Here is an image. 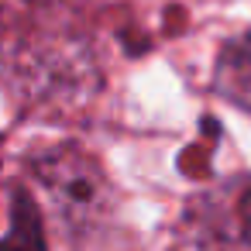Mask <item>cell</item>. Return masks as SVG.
<instances>
[{
	"mask_svg": "<svg viewBox=\"0 0 251 251\" xmlns=\"http://www.w3.org/2000/svg\"><path fill=\"white\" fill-rule=\"evenodd\" d=\"M213 90L251 114V31L234 38L213 66Z\"/></svg>",
	"mask_w": 251,
	"mask_h": 251,
	"instance_id": "1",
	"label": "cell"
}]
</instances>
